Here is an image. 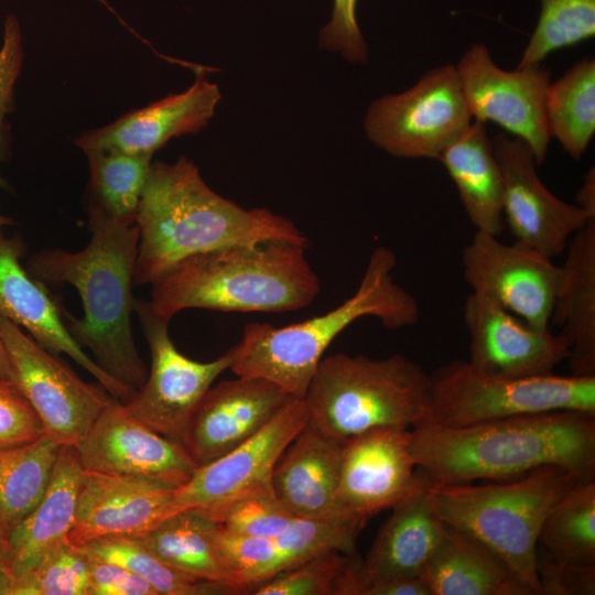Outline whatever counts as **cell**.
<instances>
[{"instance_id": "7bdbcfd3", "label": "cell", "mask_w": 595, "mask_h": 595, "mask_svg": "<svg viewBox=\"0 0 595 595\" xmlns=\"http://www.w3.org/2000/svg\"><path fill=\"white\" fill-rule=\"evenodd\" d=\"M24 61L22 30L18 18L10 13L3 22L0 45V160L3 151L4 120L12 110L14 88Z\"/></svg>"}, {"instance_id": "83f0119b", "label": "cell", "mask_w": 595, "mask_h": 595, "mask_svg": "<svg viewBox=\"0 0 595 595\" xmlns=\"http://www.w3.org/2000/svg\"><path fill=\"white\" fill-rule=\"evenodd\" d=\"M420 577L431 595H532L493 550L448 526Z\"/></svg>"}, {"instance_id": "4fadbf2b", "label": "cell", "mask_w": 595, "mask_h": 595, "mask_svg": "<svg viewBox=\"0 0 595 595\" xmlns=\"http://www.w3.org/2000/svg\"><path fill=\"white\" fill-rule=\"evenodd\" d=\"M465 281L472 292L485 295L539 328L550 327L561 267L552 259L515 241L476 231L462 253Z\"/></svg>"}, {"instance_id": "484cf974", "label": "cell", "mask_w": 595, "mask_h": 595, "mask_svg": "<svg viewBox=\"0 0 595 595\" xmlns=\"http://www.w3.org/2000/svg\"><path fill=\"white\" fill-rule=\"evenodd\" d=\"M366 558L359 561L358 595L372 584L420 577L445 531L426 497V487L391 508Z\"/></svg>"}, {"instance_id": "f1b7e54d", "label": "cell", "mask_w": 595, "mask_h": 595, "mask_svg": "<svg viewBox=\"0 0 595 595\" xmlns=\"http://www.w3.org/2000/svg\"><path fill=\"white\" fill-rule=\"evenodd\" d=\"M437 160L453 180L476 231L499 236L504 229L502 177L485 123L472 121Z\"/></svg>"}, {"instance_id": "681fc988", "label": "cell", "mask_w": 595, "mask_h": 595, "mask_svg": "<svg viewBox=\"0 0 595 595\" xmlns=\"http://www.w3.org/2000/svg\"><path fill=\"white\" fill-rule=\"evenodd\" d=\"M2 180L0 178V185H2ZM12 220L9 217L0 215V227L11 224Z\"/></svg>"}, {"instance_id": "44dd1931", "label": "cell", "mask_w": 595, "mask_h": 595, "mask_svg": "<svg viewBox=\"0 0 595 595\" xmlns=\"http://www.w3.org/2000/svg\"><path fill=\"white\" fill-rule=\"evenodd\" d=\"M363 528L345 519L295 518L274 538H244L217 530V539L238 594L253 588L310 558L328 550L354 553Z\"/></svg>"}, {"instance_id": "30bf717a", "label": "cell", "mask_w": 595, "mask_h": 595, "mask_svg": "<svg viewBox=\"0 0 595 595\" xmlns=\"http://www.w3.org/2000/svg\"><path fill=\"white\" fill-rule=\"evenodd\" d=\"M11 381L37 414L44 434L60 445H77L115 398L85 382L56 355L0 315Z\"/></svg>"}, {"instance_id": "5bb4252c", "label": "cell", "mask_w": 595, "mask_h": 595, "mask_svg": "<svg viewBox=\"0 0 595 595\" xmlns=\"http://www.w3.org/2000/svg\"><path fill=\"white\" fill-rule=\"evenodd\" d=\"M410 442L411 430L385 428L344 443L337 504L345 518L364 527L426 487Z\"/></svg>"}, {"instance_id": "4dcf8cb0", "label": "cell", "mask_w": 595, "mask_h": 595, "mask_svg": "<svg viewBox=\"0 0 595 595\" xmlns=\"http://www.w3.org/2000/svg\"><path fill=\"white\" fill-rule=\"evenodd\" d=\"M61 446L43 434L0 450V533L4 542L44 496Z\"/></svg>"}, {"instance_id": "9a60e30c", "label": "cell", "mask_w": 595, "mask_h": 595, "mask_svg": "<svg viewBox=\"0 0 595 595\" xmlns=\"http://www.w3.org/2000/svg\"><path fill=\"white\" fill-rule=\"evenodd\" d=\"M491 142L502 177L504 219L516 241L551 259L561 256L571 237L595 218L544 186L524 141L498 133Z\"/></svg>"}, {"instance_id": "8992f818", "label": "cell", "mask_w": 595, "mask_h": 595, "mask_svg": "<svg viewBox=\"0 0 595 595\" xmlns=\"http://www.w3.org/2000/svg\"><path fill=\"white\" fill-rule=\"evenodd\" d=\"M303 400L310 422L342 444L372 430L431 421L430 375L400 354L323 357Z\"/></svg>"}, {"instance_id": "52a82bcc", "label": "cell", "mask_w": 595, "mask_h": 595, "mask_svg": "<svg viewBox=\"0 0 595 595\" xmlns=\"http://www.w3.org/2000/svg\"><path fill=\"white\" fill-rule=\"evenodd\" d=\"M585 479L560 467L543 466L504 483L428 484L426 497L446 526L484 543L532 595H540L537 555L541 526L555 502Z\"/></svg>"}, {"instance_id": "74e56055", "label": "cell", "mask_w": 595, "mask_h": 595, "mask_svg": "<svg viewBox=\"0 0 595 595\" xmlns=\"http://www.w3.org/2000/svg\"><path fill=\"white\" fill-rule=\"evenodd\" d=\"M201 513L217 523L220 531L244 538H274L295 520L274 495L272 485L248 490Z\"/></svg>"}, {"instance_id": "7c38bea8", "label": "cell", "mask_w": 595, "mask_h": 595, "mask_svg": "<svg viewBox=\"0 0 595 595\" xmlns=\"http://www.w3.org/2000/svg\"><path fill=\"white\" fill-rule=\"evenodd\" d=\"M456 71L472 118L496 122L524 141L541 165L551 139L545 110L550 72L540 64L501 69L479 43L464 53Z\"/></svg>"}, {"instance_id": "7402d4cb", "label": "cell", "mask_w": 595, "mask_h": 595, "mask_svg": "<svg viewBox=\"0 0 595 595\" xmlns=\"http://www.w3.org/2000/svg\"><path fill=\"white\" fill-rule=\"evenodd\" d=\"M176 487L86 470L67 541L78 547L107 536H144L164 518Z\"/></svg>"}, {"instance_id": "7dc6e473", "label": "cell", "mask_w": 595, "mask_h": 595, "mask_svg": "<svg viewBox=\"0 0 595 595\" xmlns=\"http://www.w3.org/2000/svg\"><path fill=\"white\" fill-rule=\"evenodd\" d=\"M13 582L14 578L8 565L4 541L0 533V595H9Z\"/></svg>"}, {"instance_id": "c3c4849f", "label": "cell", "mask_w": 595, "mask_h": 595, "mask_svg": "<svg viewBox=\"0 0 595 595\" xmlns=\"http://www.w3.org/2000/svg\"><path fill=\"white\" fill-rule=\"evenodd\" d=\"M0 378L10 380V381L12 378L7 349L1 338V335H0Z\"/></svg>"}, {"instance_id": "ac0fdd59", "label": "cell", "mask_w": 595, "mask_h": 595, "mask_svg": "<svg viewBox=\"0 0 595 595\" xmlns=\"http://www.w3.org/2000/svg\"><path fill=\"white\" fill-rule=\"evenodd\" d=\"M463 318L469 336L467 361L484 374L548 375L569 357V345L560 333L532 326L485 295L472 292L466 296Z\"/></svg>"}, {"instance_id": "d6986e66", "label": "cell", "mask_w": 595, "mask_h": 595, "mask_svg": "<svg viewBox=\"0 0 595 595\" xmlns=\"http://www.w3.org/2000/svg\"><path fill=\"white\" fill-rule=\"evenodd\" d=\"M294 398L263 378L221 381L199 401L182 444L197 466L207 464L258 433Z\"/></svg>"}, {"instance_id": "ee69618b", "label": "cell", "mask_w": 595, "mask_h": 595, "mask_svg": "<svg viewBox=\"0 0 595 595\" xmlns=\"http://www.w3.org/2000/svg\"><path fill=\"white\" fill-rule=\"evenodd\" d=\"M87 561L88 595H159L150 583L123 566L89 555Z\"/></svg>"}, {"instance_id": "b9f144b4", "label": "cell", "mask_w": 595, "mask_h": 595, "mask_svg": "<svg viewBox=\"0 0 595 595\" xmlns=\"http://www.w3.org/2000/svg\"><path fill=\"white\" fill-rule=\"evenodd\" d=\"M357 0H333L331 21L324 26L320 45L340 53L350 62H366L368 48L356 19Z\"/></svg>"}, {"instance_id": "60d3db41", "label": "cell", "mask_w": 595, "mask_h": 595, "mask_svg": "<svg viewBox=\"0 0 595 595\" xmlns=\"http://www.w3.org/2000/svg\"><path fill=\"white\" fill-rule=\"evenodd\" d=\"M540 595H594L595 564L560 561L538 551Z\"/></svg>"}, {"instance_id": "6da1fadb", "label": "cell", "mask_w": 595, "mask_h": 595, "mask_svg": "<svg viewBox=\"0 0 595 595\" xmlns=\"http://www.w3.org/2000/svg\"><path fill=\"white\" fill-rule=\"evenodd\" d=\"M410 448L428 484L502 480L543 466L583 478L595 472V414L550 411L451 428L411 430Z\"/></svg>"}, {"instance_id": "bcb514c9", "label": "cell", "mask_w": 595, "mask_h": 595, "mask_svg": "<svg viewBox=\"0 0 595 595\" xmlns=\"http://www.w3.org/2000/svg\"><path fill=\"white\" fill-rule=\"evenodd\" d=\"M577 205L592 218H595V173L594 169L584 176L582 187L577 193Z\"/></svg>"}, {"instance_id": "1f68e13d", "label": "cell", "mask_w": 595, "mask_h": 595, "mask_svg": "<svg viewBox=\"0 0 595 595\" xmlns=\"http://www.w3.org/2000/svg\"><path fill=\"white\" fill-rule=\"evenodd\" d=\"M545 110L551 138H556L571 158L581 159L595 132L593 57H584L550 84Z\"/></svg>"}, {"instance_id": "ab89813d", "label": "cell", "mask_w": 595, "mask_h": 595, "mask_svg": "<svg viewBox=\"0 0 595 595\" xmlns=\"http://www.w3.org/2000/svg\"><path fill=\"white\" fill-rule=\"evenodd\" d=\"M43 434L29 401L12 381L0 378V450L33 442Z\"/></svg>"}, {"instance_id": "4316f807", "label": "cell", "mask_w": 595, "mask_h": 595, "mask_svg": "<svg viewBox=\"0 0 595 595\" xmlns=\"http://www.w3.org/2000/svg\"><path fill=\"white\" fill-rule=\"evenodd\" d=\"M550 324L569 345L571 375L595 376V220L567 242Z\"/></svg>"}, {"instance_id": "9c48e42d", "label": "cell", "mask_w": 595, "mask_h": 595, "mask_svg": "<svg viewBox=\"0 0 595 595\" xmlns=\"http://www.w3.org/2000/svg\"><path fill=\"white\" fill-rule=\"evenodd\" d=\"M472 123L456 66H437L411 88L369 107L365 130L377 147L400 158L439 159Z\"/></svg>"}, {"instance_id": "d590c367", "label": "cell", "mask_w": 595, "mask_h": 595, "mask_svg": "<svg viewBox=\"0 0 595 595\" xmlns=\"http://www.w3.org/2000/svg\"><path fill=\"white\" fill-rule=\"evenodd\" d=\"M359 560L328 550L258 585L253 595H357Z\"/></svg>"}, {"instance_id": "cb8c5ba5", "label": "cell", "mask_w": 595, "mask_h": 595, "mask_svg": "<svg viewBox=\"0 0 595 595\" xmlns=\"http://www.w3.org/2000/svg\"><path fill=\"white\" fill-rule=\"evenodd\" d=\"M343 447L309 420L281 454L271 485L295 518L349 520L337 504Z\"/></svg>"}, {"instance_id": "7a4b0ae2", "label": "cell", "mask_w": 595, "mask_h": 595, "mask_svg": "<svg viewBox=\"0 0 595 595\" xmlns=\"http://www.w3.org/2000/svg\"><path fill=\"white\" fill-rule=\"evenodd\" d=\"M136 224L138 285L152 284L180 261L205 251L270 240L309 244L290 219L267 208L245 209L215 193L185 156L151 163Z\"/></svg>"}, {"instance_id": "2e32d148", "label": "cell", "mask_w": 595, "mask_h": 595, "mask_svg": "<svg viewBox=\"0 0 595 595\" xmlns=\"http://www.w3.org/2000/svg\"><path fill=\"white\" fill-rule=\"evenodd\" d=\"M307 422L304 400L294 398L253 436L198 466L185 484L174 489L165 518L183 510L205 512L237 495L271 486L278 459Z\"/></svg>"}, {"instance_id": "d4e9b609", "label": "cell", "mask_w": 595, "mask_h": 595, "mask_svg": "<svg viewBox=\"0 0 595 595\" xmlns=\"http://www.w3.org/2000/svg\"><path fill=\"white\" fill-rule=\"evenodd\" d=\"M85 469L75 445H62L44 496L4 542L14 580L67 542L73 529Z\"/></svg>"}, {"instance_id": "d6a6232c", "label": "cell", "mask_w": 595, "mask_h": 595, "mask_svg": "<svg viewBox=\"0 0 595 595\" xmlns=\"http://www.w3.org/2000/svg\"><path fill=\"white\" fill-rule=\"evenodd\" d=\"M539 543L554 559L595 564V480L580 482L547 515Z\"/></svg>"}, {"instance_id": "277c9868", "label": "cell", "mask_w": 595, "mask_h": 595, "mask_svg": "<svg viewBox=\"0 0 595 595\" xmlns=\"http://www.w3.org/2000/svg\"><path fill=\"white\" fill-rule=\"evenodd\" d=\"M306 245L270 240L196 253L151 285L152 310L171 320L186 309L289 312L310 305L320 280Z\"/></svg>"}, {"instance_id": "603a6c76", "label": "cell", "mask_w": 595, "mask_h": 595, "mask_svg": "<svg viewBox=\"0 0 595 595\" xmlns=\"http://www.w3.org/2000/svg\"><path fill=\"white\" fill-rule=\"evenodd\" d=\"M20 250L0 238V315L23 327L43 348L66 354L93 375L115 399L127 403L136 390L107 374L90 358L67 329L61 305L42 281L31 278L19 262Z\"/></svg>"}, {"instance_id": "8d00e7d4", "label": "cell", "mask_w": 595, "mask_h": 595, "mask_svg": "<svg viewBox=\"0 0 595 595\" xmlns=\"http://www.w3.org/2000/svg\"><path fill=\"white\" fill-rule=\"evenodd\" d=\"M595 34V0H541V13L518 67L540 64L552 52Z\"/></svg>"}, {"instance_id": "e575fe53", "label": "cell", "mask_w": 595, "mask_h": 595, "mask_svg": "<svg viewBox=\"0 0 595 595\" xmlns=\"http://www.w3.org/2000/svg\"><path fill=\"white\" fill-rule=\"evenodd\" d=\"M93 199L109 215L136 221L152 155L88 152Z\"/></svg>"}, {"instance_id": "e0dca14e", "label": "cell", "mask_w": 595, "mask_h": 595, "mask_svg": "<svg viewBox=\"0 0 595 595\" xmlns=\"http://www.w3.org/2000/svg\"><path fill=\"white\" fill-rule=\"evenodd\" d=\"M86 470L149 479L173 487L198 467L181 442L153 431L115 399L76 445Z\"/></svg>"}, {"instance_id": "f546056e", "label": "cell", "mask_w": 595, "mask_h": 595, "mask_svg": "<svg viewBox=\"0 0 595 595\" xmlns=\"http://www.w3.org/2000/svg\"><path fill=\"white\" fill-rule=\"evenodd\" d=\"M218 526L195 510L175 512L142 536L166 565L198 582L238 594L217 539Z\"/></svg>"}, {"instance_id": "8fae6325", "label": "cell", "mask_w": 595, "mask_h": 595, "mask_svg": "<svg viewBox=\"0 0 595 595\" xmlns=\"http://www.w3.org/2000/svg\"><path fill=\"white\" fill-rule=\"evenodd\" d=\"M143 335L151 354L145 382L123 403L129 413L159 434L182 443L188 421L214 380L237 357L235 345L215 360L201 363L177 350L169 335V320L159 316L149 301L136 299Z\"/></svg>"}, {"instance_id": "f6af8a7d", "label": "cell", "mask_w": 595, "mask_h": 595, "mask_svg": "<svg viewBox=\"0 0 595 595\" xmlns=\"http://www.w3.org/2000/svg\"><path fill=\"white\" fill-rule=\"evenodd\" d=\"M361 595H431L421 577H401L372 584Z\"/></svg>"}, {"instance_id": "5b68a950", "label": "cell", "mask_w": 595, "mask_h": 595, "mask_svg": "<svg viewBox=\"0 0 595 595\" xmlns=\"http://www.w3.org/2000/svg\"><path fill=\"white\" fill-rule=\"evenodd\" d=\"M394 252L377 247L370 255L356 292L320 316L288 326L249 323L229 368L236 376L263 378L303 399L332 342L355 321L372 316L389 329L416 324V299L394 282Z\"/></svg>"}, {"instance_id": "f35d334b", "label": "cell", "mask_w": 595, "mask_h": 595, "mask_svg": "<svg viewBox=\"0 0 595 595\" xmlns=\"http://www.w3.org/2000/svg\"><path fill=\"white\" fill-rule=\"evenodd\" d=\"M87 555L68 541L14 580L9 595H88Z\"/></svg>"}, {"instance_id": "836d02e7", "label": "cell", "mask_w": 595, "mask_h": 595, "mask_svg": "<svg viewBox=\"0 0 595 595\" xmlns=\"http://www.w3.org/2000/svg\"><path fill=\"white\" fill-rule=\"evenodd\" d=\"M78 548L89 556L118 564L141 576L159 595L230 594L221 586L198 582L166 565L140 536H107Z\"/></svg>"}, {"instance_id": "ffe728a7", "label": "cell", "mask_w": 595, "mask_h": 595, "mask_svg": "<svg viewBox=\"0 0 595 595\" xmlns=\"http://www.w3.org/2000/svg\"><path fill=\"white\" fill-rule=\"evenodd\" d=\"M219 100L218 86L199 74L186 90L170 94L109 125L88 130L75 139V144L84 153L100 151L153 156L171 139L197 133L206 127Z\"/></svg>"}, {"instance_id": "3957f363", "label": "cell", "mask_w": 595, "mask_h": 595, "mask_svg": "<svg viewBox=\"0 0 595 595\" xmlns=\"http://www.w3.org/2000/svg\"><path fill=\"white\" fill-rule=\"evenodd\" d=\"M87 213V246L77 252L43 250L32 259L31 270L40 281L75 286L84 317L76 318L61 307L67 329L82 348L93 353L99 367L137 390L148 377L131 328L139 228L136 221L109 215L94 201Z\"/></svg>"}, {"instance_id": "ba28073f", "label": "cell", "mask_w": 595, "mask_h": 595, "mask_svg": "<svg viewBox=\"0 0 595 595\" xmlns=\"http://www.w3.org/2000/svg\"><path fill=\"white\" fill-rule=\"evenodd\" d=\"M430 380V422L443 426L562 410L595 414V376L498 377L467 360H454L437 368Z\"/></svg>"}]
</instances>
